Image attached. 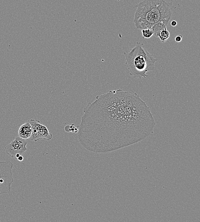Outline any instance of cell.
I'll use <instances>...</instances> for the list:
<instances>
[{"label": "cell", "instance_id": "1", "mask_svg": "<svg viewBox=\"0 0 200 222\" xmlns=\"http://www.w3.org/2000/svg\"><path fill=\"white\" fill-rule=\"evenodd\" d=\"M78 128L79 143L87 150L107 153L135 144L153 132L156 123L138 94L121 89L98 95L85 108Z\"/></svg>", "mask_w": 200, "mask_h": 222}, {"label": "cell", "instance_id": "2", "mask_svg": "<svg viewBox=\"0 0 200 222\" xmlns=\"http://www.w3.org/2000/svg\"><path fill=\"white\" fill-rule=\"evenodd\" d=\"M135 6L134 22L138 30L151 28L160 22L167 26L171 18L170 7L165 0H141Z\"/></svg>", "mask_w": 200, "mask_h": 222}, {"label": "cell", "instance_id": "3", "mask_svg": "<svg viewBox=\"0 0 200 222\" xmlns=\"http://www.w3.org/2000/svg\"><path fill=\"white\" fill-rule=\"evenodd\" d=\"M124 54L129 74L134 78H147V73L154 69L157 60L140 42H137L133 48L124 52Z\"/></svg>", "mask_w": 200, "mask_h": 222}, {"label": "cell", "instance_id": "4", "mask_svg": "<svg viewBox=\"0 0 200 222\" xmlns=\"http://www.w3.org/2000/svg\"><path fill=\"white\" fill-rule=\"evenodd\" d=\"M13 166L10 161H0V195L10 192L14 182L12 171Z\"/></svg>", "mask_w": 200, "mask_h": 222}, {"label": "cell", "instance_id": "5", "mask_svg": "<svg viewBox=\"0 0 200 222\" xmlns=\"http://www.w3.org/2000/svg\"><path fill=\"white\" fill-rule=\"evenodd\" d=\"M32 128V135L30 140L36 142L41 139L50 141L53 138V135L47 127L41 124L40 121L30 119L28 121Z\"/></svg>", "mask_w": 200, "mask_h": 222}, {"label": "cell", "instance_id": "6", "mask_svg": "<svg viewBox=\"0 0 200 222\" xmlns=\"http://www.w3.org/2000/svg\"><path fill=\"white\" fill-rule=\"evenodd\" d=\"M28 144V139L16 136L13 141L5 147L6 153L12 158L15 159L16 154L18 153L21 155L25 153L28 150L27 148Z\"/></svg>", "mask_w": 200, "mask_h": 222}, {"label": "cell", "instance_id": "7", "mask_svg": "<svg viewBox=\"0 0 200 222\" xmlns=\"http://www.w3.org/2000/svg\"><path fill=\"white\" fill-rule=\"evenodd\" d=\"M32 128L29 121L21 125L18 130V136L22 139H28L32 135Z\"/></svg>", "mask_w": 200, "mask_h": 222}, {"label": "cell", "instance_id": "8", "mask_svg": "<svg viewBox=\"0 0 200 222\" xmlns=\"http://www.w3.org/2000/svg\"><path fill=\"white\" fill-rule=\"evenodd\" d=\"M167 26L163 23H157L153 25L151 29H152L153 32V36L158 37V35L160 32L163 29L167 28Z\"/></svg>", "mask_w": 200, "mask_h": 222}, {"label": "cell", "instance_id": "9", "mask_svg": "<svg viewBox=\"0 0 200 222\" xmlns=\"http://www.w3.org/2000/svg\"><path fill=\"white\" fill-rule=\"evenodd\" d=\"M169 36H170V33L169 31L167 30V28L160 31L158 35V37L159 38L161 42H167Z\"/></svg>", "mask_w": 200, "mask_h": 222}, {"label": "cell", "instance_id": "10", "mask_svg": "<svg viewBox=\"0 0 200 222\" xmlns=\"http://www.w3.org/2000/svg\"><path fill=\"white\" fill-rule=\"evenodd\" d=\"M141 31L143 39H149L153 36V31L151 28L143 29Z\"/></svg>", "mask_w": 200, "mask_h": 222}, {"label": "cell", "instance_id": "11", "mask_svg": "<svg viewBox=\"0 0 200 222\" xmlns=\"http://www.w3.org/2000/svg\"><path fill=\"white\" fill-rule=\"evenodd\" d=\"M182 36L181 35H179L177 36L175 38V40L176 42H181L182 40Z\"/></svg>", "mask_w": 200, "mask_h": 222}, {"label": "cell", "instance_id": "12", "mask_svg": "<svg viewBox=\"0 0 200 222\" xmlns=\"http://www.w3.org/2000/svg\"><path fill=\"white\" fill-rule=\"evenodd\" d=\"M171 25L173 26V27H175V26H176L177 25V21L174 20L172 21L171 23Z\"/></svg>", "mask_w": 200, "mask_h": 222}, {"label": "cell", "instance_id": "13", "mask_svg": "<svg viewBox=\"0 0 200 222\" xmlns=\"http://www.w3.org/2000/svg\"><path fill=\"white\" fill-rule=\"evenodd\" d=\"M17 159H18V160L20 161V162H22V161L23 160L24 157L22 155H20Z\"/></svg>", "mask_w": 200, "mask_h": 222}]
</instances>
